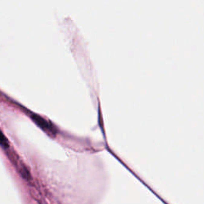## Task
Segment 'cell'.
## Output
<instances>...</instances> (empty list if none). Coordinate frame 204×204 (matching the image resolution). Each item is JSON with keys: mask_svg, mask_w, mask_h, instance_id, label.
Masks as SVG:
<instances>
[{"mask_svg": "<svg viewBox=\"0 0 204 204\" xmlns=\"http://www.w3.org/2000/svg\"><path fill=\"white\" fill-rule=\"evenodd\" d=\"M31 117H32V119L34 121V122H35L37 125H39L42 128H43V129L46 130V131H49L50 132H52V133H53V128H52V126H51L47 121H45L44 119L42 118L41 116H37V115L35 114L32 115Z\"/></svg>", "mask_w": 204, "mask_h": 204, "instance_id": "obj_1", "label": "cell"}, {"mask_svg": "<svg viewBox=\"0 0 204 204\" xmlns=\"http://www.w3.org/2000/svg\"><path fill=\"white\" fill-rule=\"evenodd\" d=\"M0 144L4 146V147H8V142H7V140L6 139V137L4 136V135L2 133V132L0 131Z\"/></svg>", "mask_w": 204, "mask_h": 204, "instance_id": "obj_2", "label": "cell"}]
</instances>
